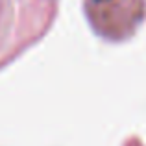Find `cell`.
Here are the masks:
<instances>
[{"label":"cell","instance_id":"6da1fadb","mask_svg":"<svg viewBox=\"0 0 146 146\" xmlns=\"http://www.w3.org/2000/svg\"><path fill=\"white\" fill-rule=\"evenodd\" d=\"M85 11L102 37L120 41L129 37L143 22L146 0H85Z\"/></svg>","mask_w":146,"mask_h":146}]
</instances>
